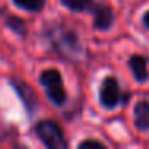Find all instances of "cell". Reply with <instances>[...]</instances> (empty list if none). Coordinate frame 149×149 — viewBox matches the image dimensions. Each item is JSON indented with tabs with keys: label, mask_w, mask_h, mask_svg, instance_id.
I'll return each instance as SVG.
<instances>
[{
	"label": "cell",
	"mask_w": 149,
	"mask_h": 149,
	"mask_svg": "<svg viewBox=\"0 0 149 149\" xmlns=\"http://www.w3.org/2000/svg\"><path fill=\"white\" fill-rule=\"evenodd\" d=\"M143 24L149 29V11H146V13L143 15Z\"/></svg>",
	"instance_id": "cell-13"
},
{
	"label": "cell",
	"mask_w": 149,
	"mask_h": 149,
	"mask_svg": "<svg viewBox=\"0 0 149 149\" xmlns=\"http://www.w3.org/2000/svg\"><path fill=\"white\" fill-rule=\"evenodd\" d=\"M36 133L39 139L50 149H66L68 141L64 138L61 127L53 120H40L36 125Z\"/></svg>",
	"instance_id": "cell-3"
},
{
	"label": "cell",
	"mask_w": 149,
	"mask_h": 149,
	"mask_svg": "<svg viewBox=\"0 0 149 149\" xmlns=\"http://www.w3.org/2000/svg\"><path fill=\"white\" fill-rule=\"evenodd\" d=\"M93 146H96V148H106V146L103 144L101 141H96V139H87V141H82L80 143V148H93Z\"/></svg>",
	"instance_id": "cell-12"
},
{
	"label": "cell",
	"mask_w": 149,
	"mask_h": 149,
	"mask_svg": "<svg viewBox=\"0 0 149 149\" xmlns=\"http://www.w3.org/2000/svg\"><path fill=\"white\" fill-rule=\"evenodd\" d=\"M130 100L128 93H122L119 82L114 77H106L100 88V101L106 109H114L119 104H125Z\"/></svg>",
	"instance_id": "cell-4"
},
{
	"label": "cell",
	"mask_w": 149,
	"mask_h": 149,
	"mask_svg": "<svg viewBox=\"0 0 149 149\" xmlns=\"http://www.w3.org/2000/svg\"><path fill=\"white\" fill-rule=\"evenodd\" d=\"M11 84L15 85V88L18 90V93H19V96H26V88H27V91H29V87H26L24 84H18V82H11ZM23 101H24V104H26V109L29 111V112H32V109H34V100H31V98H23Z\"/></svg>",
	"instance_id": "cell-11"
},
{
	"label": "cell",
	"mask_w": 149,
	"mask_h": 149,
	"mask_svg": "<svg viewBox=\"0 0 149 149\" xmlns=\"http://www.w3.org/2000/svg\"><path fill=\"white\" fill-rule=\"evenodd\" d=\"M90 13L93 15V26L100 31H107L114 24V13L107 5L95 2Z\"/></svg>",
	"instance_id": "cell-5"
},
{
	"label": "cell",
	"mask_w": 149,
	"mask_h": 149,
	"mask_svg": "<svg viewBox=\"0 0 149 149\" xmlns=\"http://www.w3.org/2000/svg\"><path fill=\"white\" fill-rule=\"evenodd\" d=\"M48 39L53 50L61 58H66L69 61H79V58L84 53V47L79 36L66 27H53L48 32Z\"/></svg>",
	"instance_id": "cell-1"
},
{
	"label": "cell",
	"mask_w": 149,
	"mask_h": 149,
	"mask_svg": "<svg viewBox=\"0 0 149 149\" xmlns=\"http://www.w3.org/2000/svg\"><path fill=\"white\" fill-rule=\"evenodd\" d=\"M39 82L47 91V96L52 103H55L56 106H63L68 100L66 90L63 87V79L56 69H45L40 74Z\"/></svg>",
	"instance_id": "cell-2"
},
{
	"label": "cell",
	"mask_w": 149,
	"mask_h": 149,
	"mask_svg": "<svg viewBox=\"0 0 149 149\" xmlns=\"http://www.w3.org/2000/svg\"><path fill=\"white\" fill-rule=\"evenodd\" d=\"M135 123L139 130L149 132V101H139L135 106Z\"/></svg>",
	"instance_id": "cell-7"
},
{
	"label": "cell",
	"mask_w": 149,
	"mask_h": 149,
	"mask_svg": "<svg viewBox=\"0 0 149 149\" xmlns=\"http://www.w3.org/2000/svg\"><path fill=\"white\" fill-rule=\"evenodd\" d=\"M95 2L96 0H61V3L66 8H69L71 11H77V13H82V11H88L90 13Z\"/></svg>",
	"instance_id": "cell-8"
},
{
	"label": "cell",
	"mask_w": 149,
	"mask_h": 149,
	"mask_svg": "<svg viewBox=\"0 0 149 149\" xmlns=\"http://www.w3.org/2000/svg\"><path fill=\"white\" fill-rule=\"evenodd\" d=\"M128 68L132 69L133 77L136 82L144 84L149 79V71H148V58L141 55H133L128 59Z\"/></svg>",
	"instance_id": "cell-6"
},
{
	"label": "cell",
	"mask_w": 149,
	"mask_h": 149,
	"mask_svg": "<svg viewBox=\"0 0 149 149\" xmlns=\"http://www.w3.org/2000/svg\"><path fill=\"white\" fill-rule=\"evenodd\" d=\"M13 3L27 11H40L45 7V0H13Z\"/></svg>",
	"instance_id": "cell-9"
},
{
	"label": "cell",
	"mask_w": 149,
	"mask_h": 149,
	"mask_svg": "<svg viewBox=\"0 0 149 149\" xmlns=\"http://www.w3.org/2000/svg\"><path fill=\"white\" fill-rule=\"evenodd\" d=\"M7 24H8V27H11V29L18 34V36H21V37L27 36V27H26V24H24L23 19L13 16V18H8L7 19Z\"/></svg>",
	"instance_id": "cell-10"
}]
</instances>
